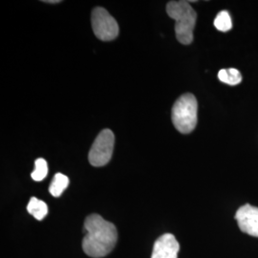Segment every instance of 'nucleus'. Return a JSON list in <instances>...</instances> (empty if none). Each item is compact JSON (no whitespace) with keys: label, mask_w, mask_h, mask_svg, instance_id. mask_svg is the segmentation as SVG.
<instances>
[{"label":"nucleus","mask_w":258,"mask_h":258,"mask_svg":"<svg viewBox=\"0 0 258 258\" xmlns=\"http://www.w3.org/2000/svg\"><path fill=\"white\" fill-rule=\"evenodd\" d=\"M85 236L83 240L84 252L94 258L103 257L116 246L118 231L114 224L99 214L89 215L84 222Z\"/></svg>","instance_id":"1"},{"label":"nucleus","mask_w":258,"mask_h":258,"mask_svg":"<svg viewBox=\"0 0 258 258\" xmlns=\"http://www.w3.org/2000/svg\"><path fill=\"white\" fill-rule=\"evenodd\" d=\"M166 13L169 18L175 20L176 37L184 45H188L194 40V30L197 14L190 6L189 1H169L166 4Z\"/></svg>","instance_id":"2"},{"label":"nucleus","mask_w":258,"mask_h":258,"mask_svg":"<svg viewBox=\"0 0 258 258\" xmlns=\"http://www.w3.org/2000/svg\"><path fill=\"white\" fill-rule=\"evenodd\" d=\"M197 111L198 103L195 96L190 93L182 95L171 111V119L175 128L183 134L192 132L197 124Z\"/></svg>","instance_id":"3"},{"label":"nucleus","mask_w":258,"mask_h":258,"mask_svg":"<svg viewBox=\"0 0 258 258\" xmlns=\"http://www.w3.org/2000/svg\"><path fill=\"white\" fill-rule=\"evenodd\" d=\"M115 136L110 129H103L95 139L88 154L89 162L93 166L100 167L109 163L113 154Z\"/></svg>","instance_id":"4"},{"label":"nucleus","mask_w":258,"mask_h":258,"mask_svg":"<svg viewBox=\"0 0 258 258\" xmlns=\"http://www.w3.org/2000/svg\"><path fill=\"white\" fill-rule=\"evenodd\" d=\"M91 22L95 36L102 41H111L118 37L119 25L104 8L97 7L93 10Z\"/></svg>","instance_id":"5"},{"label":"nucleus","mask_w":258,"mask_h":258,"mask_svg":"<svg viewBox=\"0 0 258 258\" xmlns=\"http://www.w3.org/2000/svg\"><path fill=\"white\" fill-rule=\"evenodd\" d=\"M235 219L240 231L258 237V208L249 204L241 207L235 213Z\"/></svg>","instance_id":"6"},{"label":"nucleus","mask_w":258,"mask_h":258,"mask_svg":"<svg viewBox=\"0 0 258 258\" xmlns=\"http://www.w3.org/2000/svg\"><path fill=\"white\" fill-rule=\"evenodd\" d=\"M180 245L175 236L171 233H165L156 240L151 258H177Z\"/></svg>","instance_id":"7"},{"label":"nucleus","mask_w":258,"mask_h":258,"mask_svg":"<svg viewBox=\"0 0 258 258\" xmlns=\"http://www.w3.org/2000/svg\"><path fill=\"white\" fill-rule=\"evenodd\" d=\"M27 211L37 220L41 221L48 213V207L45 202L38 200L36 197H32L28 204Z\"/></svg>","instance_id":"8"},{"label":"nucleus","mask_w":258,"mask_h":258,"mask_svg":"<svg viewBox=\"0 0 258 258\" xmlns=\"http://www.w3.org/2000/svg\"><path fill=\"white\" fill-rule=\"evenodd\" d=\"M69 184V179L62 173H56L49 186V191L54 197H59Z\"/></svg>","instance_id":"9"},{"label":"nucleus","mask_w":258,"mask_h":258,"mask_svg":"<svg viewBox=\"0 0 258 258\" xmlns=\"http://www.w3.org/2000/svg\"><path fill=\"white\" fill-rule=\"evenodd\" d=\"M218 79L229 85H237L242 82V75L235 68L222 69L218 72Z\"/></svg>","instance_id":"10"},{"label":"nucleus","mask_w":258,"mask_h":258,"mask_svg":"<svg viewBox=\"0 0 258 258\" xmlns=\"http://www.w3.org/2000/svg\"><path fill=\"white\" fill-rule=\"evenodd\" d=\"M214 26L220 32H228L232 27L231 16L228 11H222L214 19Z\"/></svg>","instance_id":"11"},{"label":"nucleus","mask_w":258,"mask_h":258,"mask_svg":"<svg viewBox=\"0 0 258 258\" xmlns=\"http://www.w3.org/2000/svg\"><path fill=\"white\" fill-rule=\"evenodd\" d=\"M48 174V165L47 162L42 159V158H38L35 162V170L32 172V178L33 180L39 182L42 181Z\"/></svg>","instance_id":"12"},{"label":"nucleus","mask_w":258,"mask_h":258,"mask_svg":"<svg viewBox=\"0 0 258 258\" xmlns=\"http://www.w3.org/2000/svg\"><path fill=\"white\" fill-rule=\"evenodd\" d=\"M43 2H45V3H50V4H52V3H59L60 1H59V0H48V1H43Z\"/></svg>","instance_id":"13"}]
</instances>
